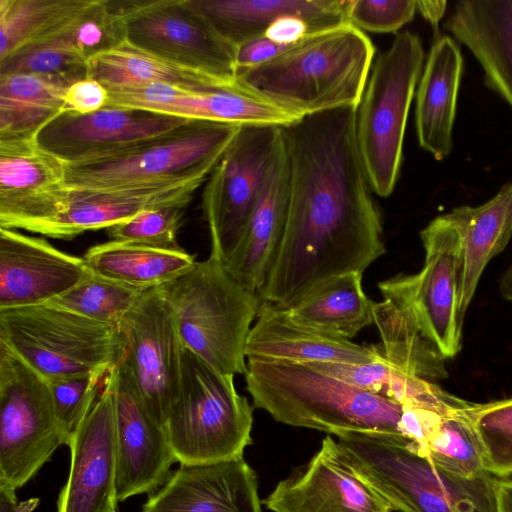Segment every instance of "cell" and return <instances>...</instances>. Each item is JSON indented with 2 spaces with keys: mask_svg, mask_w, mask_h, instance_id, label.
Instances as JSON below:
<instances>
[{
  "mask_svg": "<svg viewBox=\"0 0 512 512\" xmlns=\"http://www.w3.org/2000/svg\"><path fill=\"white\" fill-rule=\"evenodd\" d=\"M355 107L281 127L289 162L284 232L261 302L286 308L321 283L363 273L385 253L381 216L356 139Z\"/></svg>",
  "mask_w": 512,
  "mask_h": 512,
  "instance_id": "6da1fadb",
  "label": "cell"
},
{
  "mask_svg": "<svg viewBox=\"0 0 512 512\" xmlns=\"http://www.w3.org/2000/svg\"><path fill=\"white\" fill-rule=\"evenodd\" d=\"M375 47L350 23L306 35L276 57L240 71L237 78L298 118L357 108Z\"/></svg>",
  "mask_w": 512,
  "mask_h": 512,
  "instance_id": "7a4b0ae2",
  "label": "cell"
},
{
  "mask_svg": "<svg viewBox=\"0 0 512 512\" xmlns=\"http://www.w3.org/2000/svg\"><path fill=\"white\" fill-rule=\"evenodd\" d=\"M244 375L253 406L277 422L334 436L361 432L408 439L405 405L307 364L247 358Z\"/></svg>",
  "mask_w": 512,
  "mask_h": 512,
  "instance_id": "3957f363",
  "label": "cell"
},
{
  "mask_svg": "<svg viewBox=\"0 0 512 512\" xmlns=\"http://www.w3.org/2000/svg\"><path fill=\"white\" fill-rule=\"evenodd\" d=\"M348 464L398 512H497L499 478H466L437 466L408 439L361 432L336 436Z\"/></svg>",
  "mask_w": 512,
  "mask_h": 512,
  "instance_id": "277c9868",
  "label": "cell"
},
{
  "mask_svg": "<svg viewBox=\"0 0 512 512\" xmlns=\"http://www.w3.org/2000/svg\"><path fill=\"white\" fill-rule=\"evenodd\" d=\"M184 347L225 375L245 374L246 343L261 300L209 256L159 287Z\"/></svg>",
  "mask_w": 512,
  "mask_h": 512,
  "instance_id": "5b68a950",
  "label": "cell"
},
{
  "mask_svg": "<svg viewBox=\"0 0 512 512\" xmlns=\"http://www.w3.org/2000/svg\"><path fill=\"white\" fill-rule=\"evenodd\" d=\"M253 407L225 375L182 348L178 397L164 425L178 463L195 465L243 456L252 444Z\"/></svg>",
  "mask_w": 512,
  "mask_h": 512,
  "instance_id": "8992f818",
  "label": "cell"
},
{
  "mask_svg": "<svg viewBox=\"0 0 512 512\" xmlns=\"http://www.w3.org/2000/svg\"><path fill=\"white\" fill-rule=\"evenodd\" d=\"M0 343L46 381L110 372L125 354L118 326L49 304L0 310Z\"/></svg>",
  "mask_w": 512,
  "mask_h": 512,
  "instance_id": "52a82bcc",
  "label": "cell"
},
{
  "mask_svg": "<svg viewBox=\"0 0 512 512\" xmlns=\"http://www.w3.org/2000/svg\"><path fill=\"white\" fill-rule=\"evenodd\" d=\"M417 34L399 32L373 62L356 110V139L374 193L388 197L399 178L410 105L423 68Z\"/></svg>",
  "mask_w": 512,
  "mask_h": 512,
  "instance_id": "ba28073f",
  "label": "cell"
},
{
  "mask_svg": "<svg viewBox=\"0 0 512 512\" xmlns=\"http://www.w3.org/2000/svg\"><path fill=\"white\" fill-rule=\"evenodd\" d=\"M241 125L191 120L113 157L67 165L71 190H106L207 180Z\"/></svg>",
  "mask_w": 512,
  "mask_h": 512,
  "instance_id": "9c48e42d",
  "label": "cell"
},
{
  "mask_svg": "<svg viewBox=\"0 0 512 512\" xmlns=\"http://www.w3.org/2000/svg\"><path fill=\"white\" fill-rule=\"evenodd\" d=\"M63 444L48 382L0 343V484L21 488Z\"/></svg>",
  "mask_w": 512,
  "mask_h": 512,
  "instance_id": "30bf717a",
  "label": "cell"
},
{
  "mask_svg": "<svg viewBox=\"0 0 512 512\" xmlns=\"http://www.w3.org/2000/svg\"><path fill=\"white\" fill-rule=\"evenodd\" d=\"M125 40L179 66L231 81L236 47L190 0H116Z\"/></svg>",
  "mask_w": 512,
  "mask_h": 512,
  "instance_id": "8fae6325",
  "label": "cell"
},
{
  "mask_svg": "<svg viewBox=\"0 0 512 512\" xmlns=\"http://www.w3.org/2000/svg\"><path fill=\"white\" fill-rule=\"evenodd\" d=\"M281 143V127L241 125L205 182L203 217L211 239L210 256L224 263L261 194Z\"/></svg>",
  "mask_w": 512,
  "mask_h": 512,
  "instance_id": "7c38bea8",
  "label": "cell"
},
{
  "mask_svg": "<svg viewBox=\"0 0 512 512\" xmlns=\"http://www.w3.org/2000/svg\"><path fill=\"white\" fill-rule=\"evenodd\" d=\"M118 327L125 340L118 368L164 427L179 394L183 344L174 313L159 287L144 291Z\"/></svg>",
  "mask_w": 512,
  "mask_h": 512,
  "instance_id": "4fadbf2b",
  "label": "cell"
},
{
  "mask_svg": "<svg viewBox=\"0 0 512 512\" xmlns=\"http://www.w3.org/2000/svg\"><path fill=\"white\" fill-rule=\"evenodd\" d=\"M203 179L106 190L66 187L14 220L8 229L70 240L87 231L107 229L138 213L166 206L187 207Z\"/></svg>",
  "mask_w": 512,
  "mask_h": 512,
  "instance_id": "5bb4252c",
  "label": "cell"
},
{
  "mask_svg": "<svg viewBox=\"0 0 512 512\" xmlns=\"http://www.w3.org/2000/svg\"><path fill=\"white\" fill-rule=\"evenodd\" d=\"M425 261L420 272L401 274L417 319L445 359L461 348L464 317L459 311L462 248L452 225L440 215L421 232Z\"/></svg>",
  "mask_w": 512,
  "mask_h": 512,
  "instance_id": "9a60e30c",
  "label": "cell"
},
{
  "mask_svg": "<svg viewBox=\"0 0 512 512\" xmlns=\"http://www.w3.org/2000/svg\"><path fill=\"white\" fill-rule=\"evenodd\" d=\"M190 121L137 108L105 107L84 115L64 111L36 141L67 165H77L113 157Z\"/></svg>",
  "mask_w": 512,
  "mask_h": 512,
  "instance_id": "2e32d148",
  "label": "cell"
},
{
  "mask_svg": "<svg viewBox=\"0 0 512 512\" xmlns=\"http://www.w3.org/2000/svg\"><path fill=\"white\" fill-rule=\"evenodd\" d=\"M106 107L145 109L188 120L237 125L283 127L300 119L239 78L204 90L160 83L112 90Z\"/></svg>",
  "mask_w": 512,
  "mask_h": 512,
  "instance_id": "e0dca14e",
  "label": "cell"
},
{
  "mask_svg": "<svg viewBox=\"0 0 512 512\" xmlns=\"http://www.w3.org/2000/svg\"><path fill=\"white\" fill-rule=\"evenodd\" d=\"M261 503L272 512L393 511L348 464L330 435L308 462L294 467Z\"/></svg>",
  "mask_w": 512,
  "mask_h": 512,
  "instance_id": "ac0fdd59",
  "label": "cell"
},
{
  "mask_svg": "<svg viewBox=\"0 0 512 512\" xmlns=\"http://www.w3.org/2000/svg\"><path fill=\"white\" fill-rule=\"evenodd\" d=\"M107 380L115 409L117 501L151 495L169 479L178 461L165 428L148 412L130 378L116 367Z\"/></svg>",
  "mask_w": 512,
  "mask_h": 512,
  "instance_id": "d6986e66",
  "label": "cell"
},
{
  "mask_svg": "<svg viewBox=\"0 0 512 512\" xmlns=\"http://www.w3.org/2000/svg\"><path fill=\"white\" fill-rule=\"evenodd\" d=\"M70 468L57 512L116 509L117 448L114 398L107 380L94 406L72 436Z\"/></svg>",
  "mask_w": 512,
  "mask_h": 512,
  "instance_id": "ffe728a7",
  "label": "cell"
},
{
  "mask_svg": "<svg viewBox=\"0 0 512 512\" xmlns=\"http://www.w3.org/2000/svg\"><path fill=\"white\" fill-rule=\"evenodd\" d=\"M91 275L83 257L0 227V310L46 304Z\"/></svg>",
  "mask_w": 512,
  "mask_h": 512,
  "instance_id": "44dd1931",
  "label": "cell"
},
{
  "mask_svg": "<svg viewBox=\"0 0 512 512\" xmlns=\"http://www.w3.org/2000/svg\"><path fill=\"white\" fill-rule=\"evenodd\" d=\"M255 471L243 456L182 465L154 493L141 512H261Z\"/></svg>",
  "mask_w": 512,
  "mask_h": 512,
  "instance_id": "7402d4cb",
  "label": "cell"
},
{
  "mask_svg": "<svg viewBox=\"0 0 512 512\" xmlns=\"http://www.w3.org/2000/svg\"><path fill=\"white\" fill-rule=\"evenodd\" d=\"M289 162L282 141L267 173L259 199L224 265L243 286L262 289L286 223Z\"/></svg>",
  "mask_w": 512,
  "mask_h": 512,
  "instance_id": "603a6c76",
  "label": "cell"
},
{
  "mask_svg": "<svg viewBox=\"0 0 512 512\" xmlns=\"http://www.w3.org/2000/svg\"><path fill=\"white\" fill-rule=\"evenodd\" d=\"M377 345H360L294 322L286 310L261 302L246 343V358L313 363H369Z\"/></svg>",
  "mask_w": 512,
  "mask_h": 512,
  "instance_id": "cb8c5ba5",
  "label": "cell"
},
{
  "mask_svg": "<svg viewBox=\"0 0 512 512\" xmlns=\"http://www.w3.org/2000/svg\"><path fill=\"white\" fill-rule=\"evenodd\" d=\"M212 27L236 48L262 36L278 18H303L311 32L349 23L351 0H190Z\"/></svg>",
  "mask_w": 512,
  "mask_h": 512,
  "instance_id": "d4e9b609",
  "label": "cell"
},
{
  "mask_svg": "<svg viewBox=\"0 0 512 512\" xmlns=\"http://www.w3.org/2000/svg\"><path fill=\"white\" fill-rule=\"evenodd\" d=\"M444 27L478 60L485 84L512 108V0L459 1Z\"/></svg>",
  "mask_w": 512,
  "mask_h": 512,
  "instance_id": "484cf974",
  "label": "cell"
},
{
  "mask_svg": "<svg viewBox=\"0 0 512 512\" xmlns=\"http://www.w3.org/2000/svg\"><path fill=\"white\" fill-rule=\"evenodd\" d=\"M462 71L459 46L447 35L437 36L419 79L415 126L420 147L439 161L453 147L452 130Z\"/></svg>",
  "mask_w": 512,
  "mask_h": 512,
  "instance_id": "4316f807",
  "label": "cell"
},
{
  "mask_svg": "<svg viewBox=\"0 0 512 512\" xmlns=\"http://www.w3.org/2000/svg\"><path fill=\"white\" fill-rule=\"evenodd\" d=\"M383 300L373 304L380 354L393 366L430 382L447 377L445 358L424 333L401 274L379 282Z\"/></svg>",
  "mask_w": 512,
  "mask_h": 512,
  "instance_id": "83f0119b",
  "label": "cell"
},
{
  "mask_svg": "<svg viewBox=\"0 0 512 512\" xmlns=\"http://www.w3.org/2000/svg\"><path fill=\"white\" fill-rule=\"evenodd\" d=\"M443 216L461 242L459 311L464 317L486 265L506 247L512 235V182L480 206L457 207Z\"/></svg>",
  "mask_w": 512,
  "mask_h": 512,
  "instance_id": "f1b7e54d",
  "label": "cell"
},
{
  "mask_svg": "<svg viewBox=\"0 0 512 512\" xmlns=\"http://www.w3.org/2000/svg\"><path fill=\"white\" fill-rule=\"evenodd\" d=\"M67 164L34 140H0V218L63 190Z\"/></svg>",
  "mask_w": 512,
  "mask_h": 512,
  "instance_id": "f546056e",
  "label": "cell"
},
{
  "mask_svg": "<svg viewBox=\"0 0 512 512\" xmlns=\"http://www.w3.org/2000/svg\"><path fill=\"white\" fill-rule=\"evenodd\" d=\"M95 275L148 290L160 287L190 270L194 255L183 248H161L110 240L90 247L83 255Z\"/></svg>",
  "mask_w": 512,
  "mask_h": 512,
  "instance_id": "4dcf8cb0",
  "label": "cell"
},
{
  "mask_svg": "<svg viewBox=\"0 0 512 512\" xmlns=\"http://www.w3.org/2000/svg\"><path fill=\"white\" fill-rule=\"evenodd\" d=\"M361 272L333 277L284 308L296 323L351 339L373 324V304L362 286Z\"/></svg>",
  "mask_w": 512,
  "mask_h": 512,
  "instance_id": "1f68e13d",
  "label": "cell"
},
{
  "mask_svg": "<svg viewBox=\"0 0 512 512\" xmlns=\"http://www.w3.org/2000/svg\"><path fill=\"white\" fill-rule=\"evenodd\" d=\"M87 78L100 82L109 91L170 84L188 89H211L231 81L179 66L133 46L126 40L99 52L87 62Z\"/></svg>",
  "mask_w": 512,
  "mask_h": 512,
  "instance_id": "d6a6232c",
  "label": "cell"
},
{
  "mask_svg": "<svg viewBox=\"0 0 512 512\" xmlns=\"http://www.w3.org/2000/svg\"><path fill=\"white\" fill-rule=\"evenodd\" d=\"M369 363H313L307 364L321 372L347 382L370 393L385 397L405 406L452 415L463 409L468 401L444 391L434 382L411 375L393 366L380 354Z\"/></svg>",
  "mask_w": 512,
  "mask_h": 512,
  "instance_id": "836d02e7",
  "label": "cell"
},
{
  "mask_svg": "<svg viewBox=\"0 0 512 512\" xmlns=\"http://www.w3.org/2000/svg\"><path fill=\"white\" fill-rule=\"evenodd\" d=\"M71 84L29 73L0 75V140H34L55 117L66 111Z\"/></svg>",
  "mask_w": 512,
  "mask_h": 512,
  "instance_id": "e575fe53",
  "label": "cell"
},
{
  "mask_svg": "<svg viewBox=\"0 0 512 512\" xmlns=\"http://www.w3.org/2000/svg\"><path fill=\"white\" fill-rule=\"evenodd\" d=\"M94 0H0V61L64 29Z\"/></svg>",
  "mask_w": 512,
  "mask_h": 512,
  "instance_id": "d590c367",
  "label": "cell"
},
{
  "mask_svg": "<svg viewBox=\"0 0 512 512\" xmlns=\"http://www.w3.org/2000/svg\"><path fill=\"white\" fill-rule=\"evenodd\" d=\"M78 19L52 36L26 46L0 61V75L37 74L69 84L87 78L88 60L79 50L74 32Z\"/></svg>",
  "mask_w": 512,
  "mask_h": 512,
  "instance_id": "8d00e7d4",
  "label": "cell"
},
{
  "mask_svg": "<svg viewBox=\"0 0 512 512\" xmlns=\"http://www.w3.org/2000/svg\"><path fill=\"white\" fill-rule=\"evenodd\" d=\"M466 407L442 418L423 455L454 475L474 478L488 472L481 442L465 414Z\"/></svg>",
  "mask_w": 512,
  "mask_h": 512,
  "instance_id": "74e56055",
  "label": "cell"
},
{
  "mask_svg": "<svg viewBox=\"0 0 512 512\" xmlns=\"http://www.w3.org/2000/svg\"><path fill=\"white\" fill-rule=\"evenodd\" d=\"M143 292L92 273L74 288L46 304L118 326Z\"/></svg>",
  "mask_w": 512,
  "mask_h": 512,
  "instance_id": "f35d334b",
  "label": "cell"
},
{
  "mask_svg": "<svg viewBox=\"0 0 512 512\" xmlns=\"http://www.w3.org/2000/svg\"><path fill=\"white\" fill-rule=\"evenodd\" d=\"M465 414L481 442L486 471L499 479L512 477V396L469 402Z\"/></svg>",
  "mask_w": 512,
  "mask_h": 512,
  "instance_id": "ab89813d",
  "label": "cell"
},
{
  "mask_svg": "<svg viewBox=\"0 0 512 512\" xmlns=\"http://www.w3.org/2000/svg\"><path fill=\"white\" fill-rule=\"evenodd\" d=\"M108 371L47 381L64 444L68 445L98 399Z\"/></svg>",
  "mask_w": 512,
  "mask_h": 512,
  "instance_id": "60d3db41",
  "label": "cell"
},
{
  "mask_svg": "<svg viewBox=\"0 0 512 512\" xmlns=\"http://www.w3.org/2000/svg\"><path fill=\"white\" fill-rule=\"evenodd\" d=\"M185 208L166 206L145 210L105 230L110 240L161 248L179 247L177 234L183 225Z\"/></svg>",
  "mask_w": 512,
  "mask_h": 512,
  "instance_id": "b9f144b4",
  "label": "cell"
},
{
  "mask_svg": "<svg viewBox=\"0 0 512 512\" xmlns=\"http://www.w3.org/2000/svg\"><path fill=\"white\" fill-rule=\"evenodd\" d=\"M416 11L415 0H351L348 20L363 32L395 33L414 18Z\"/></svg>",
  "mask_w": 512,
  "mask_h": 512,
  "instance_id": "7bdbcfd3",
  "label": "cell"
},
{
  "mask_svg": "<svg viewBox=\"0 0 512 512\" xmlns=\"http://www.w3.org/2000/svg\"><path fill=\"white\" fill-rule=\"evenodd\" d=\"M108 100V89L91 78L74 82L65 93L66 111L81 115L105 108Z\"/></svg>",
  "mask_w": 512,
  "mask_h": 512,
  "instance_id": "ee69618b",
  "label": "cell"
},
{
  "mask_svg": "<svg viewBox=\"0 0 512 512\" xmlns=\"http://www.w3.org/2000/svg\"><path fill=\"white\" fill-rule=\"evenodd\" d=\"M289 47L278 44L264 35L241 44L236 48V76L238 72L262 64Z\"/></svg>",
  "mask_w": 512,
  "mask_h": 512,
  "instance_id": "f6af8a7d",
  "label": "cell"
},
{
  "mask_svg": "<svg viewBox=\"0 0 512 512\" xmlns=\"http://www.w3.org/2000/svg\"><path fill=\"white\" fill-rule=\"evenodd\" d=\"M312 33L308 23L293 14L275 20L264 32L268 39L285 46H291Z\"/></svg>",
  "mask_w": 512,
  "mask_h": 512,
  "instance_id": "bcb514c9",
  "label": "cell"
},
{
  "mask_svg": "<svg viewBox=\"0 0 512 512\" xmlns=\"http://www.w3.org/2000/svg\"><path fill=\"white\" fill-rule=\"evenodd\" d=\"M38 504V498L18 501L15 489L0 484V512H33Z\"/></svg>",
  "mask_w": 512,
  "mask_h": 512,
  "instance_id": "7dc6e473",
  "label": "cell"
},
{
  "mask_svg": "<svg viewBox=\"0 0 512 512\" xmlns=\"http://www.w3.org/2000/svg\"><path fill=\"white\" fill-rule=\"evenodd\" d=\"M446 1H416V8L424 19L438 32V24L446 10Z\"/></svg>",
  "mask_w": 512,
  "mask_h": 512,
  "instance_id": "c3c4849f",
  "label": "cell"
},
{
  "mask_svg": "<svg viewBox=\"0 0 512 512\" xmlns=\"http://www.w3.org/2000/svg\"><path fill=\"white\" fill-rule=\"evenodd\" d=\"M497 512H512V479L498 480Z\"/></svg>",
  "mask_w": 512,
  "mask_h": 512,
  "instance_id": "681fc988",
  "label": "cell"
},
{
  "mask_svg": "<svg viewBox=\"0 0 512 512\" xmlns=\"http://www.w3.org/2000/svg\"><path fill=\"white\" fill-rule=\"evenodd\" d=\"M500 292L507 300L512 302V265L500 280Z\"/></svg>",
  "mask_w": 512,
  "mask_h": 512,
  "instance_id": "f907efd6",
  "label": "cell"
},
{
  "mask_svg": "<svg viewBox=\"0 0 512 512\" xmlns=\"http://www.w3.org/2000/svg\"><path fill=\"white\" fill-rule=\"evenodd\" d=\"M111 512H116V509H115V510H112Z\"/></svg>",
  "mask_w": 512,
  "mask_h": 512,
  "instance_id": "816d5d0a",
  "label": "cell"
},
{
  "mask_svg": "<svg viewBox=\"0 0 512 512\" xmlns=\"http://www.w3.org/2000/svg\"><path fill=\"white\" fill-rule=\"evenodd\" d=\"M512 479V478H511Z\"/></svg>",
  "mask_w": 512,
  "mask_h": 512,
  "instance_id": "f5cc1de1",
  "label": "cell"
}]
</instances>
